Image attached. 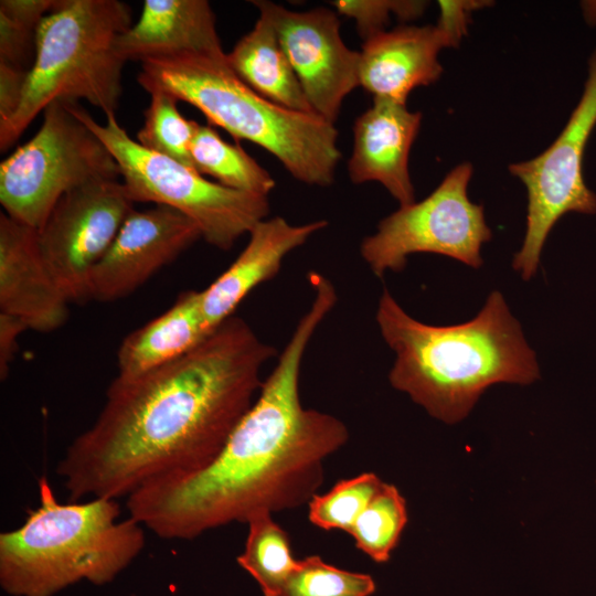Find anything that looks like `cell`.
<instances>
[{
    "instance_id": "cell-1",
    "label": "cell",
    "mask_w": 596,
    "mask_h": 596,
    "mask_svg": "<svg viewBox=\"0 0 596 596\" xmlns=\"http://www.w3.org/2000/svg\"><path fill=\"white\" fill-rule=\"evenodd\" d=\"M276 349L232 316L198 347L143 374L117 375L91 427L56 466L71 502L128 498L210 465L255 402Z\"/></svg>"
},
{
    "instance_id": "cell-2",
    "label": "cell",
    "mask_w": 596,
    "mask_h": 596,
    "mask_svg": "<svg viewBox=\"0 0 596 596\" xmlns=\"http://www.w3.org/2000/svg\"><path fill=\"white\" fill-rule=\"evenodd\" d=\"M313 298L258 395L205 468L151 482L127 498L129 517L160 539L193 540L262 512L308 504L324 479L326 458L349 439L336 416L305 408L299 379L317 328L337 302L333 284L309 274Z\"/></svg>"
},
{
    "instance_id": "cell-3",
    "label": "cell",
    "mask_w": 596,
    "mask_h": 596,
    "mask_svg": "<svg viewBox=\"0 0 596 596\" xmlns=\"http://www.w3.org/2000/svg\"><path fill=\"white\" fill-rule=\"evenodd\" d=\"M375 319L395 353L392 386L444 423L464 419L493 384L526 385L540 376L535 353L497 290L470 321L430 326L412 318L384 289Z\"/></svg>"
},
{
    "instance_id": "cell-4",
    "label": "cell",
    "mask_w": 596,
    "mask_h": 596,
    "mask_svg": "<svg viewBox=\"0 0 596 596\" xmlns=\"http://www.w3.org/2000/svg\"><path fill=\"white\" fill-rule=\"evenodd\" d=\"M140 63L137 82L148 93L163 91L193 105L210 124L267 150L302 183H333L341 157L334 125L260 96L231 68L226 53L180 52Z\"/></svg>"
},
{
    "instance_id": "cell-5",
    "label": "cell",
    "mask_w": 596,
    "mask_h": 596,
    "mask_svg": "<svg viewBox=\"0 0 596 596\" xmlns=\"http://www.w3.org/2000/svg\"><path fill=\"white\" fill-rule=\"evenodd\" d=\"M38 488L39 505L0 534V586L8 595L54 596L79 582L108 584L143 550V525L119 520L116 499L62 503L44 476Z\"/></svg>"
},
{
    "instance_id": "cell-6",
    "label": "cell",
    "mask_w": 596,
    "mask_h": 596,
    "mask_svg": "<svg viewBox=\"0 0 596 596\" xmlns=\"http://www.w3.org/2000/svg\"><path fill=\"white\" fill-rule=\"evenodd\" d=\"M131 9L119 0H58L41 21L35 55L20 104L0 125V149L13 145L53 102L84 99L115 114L123 93L117 41L131 26Z\"/></svg>"
},
{
    "instance_id": "cell-7",
    "label": "cell",
    "mask_w": 596,
    "mask_h": 596,
    "mask_svg": "<svg viewBox=\"0 0 596 596\" xmlns=\"http://www.w3.org/2000/svg\"><path fill=\"white\" fill-rule=\"evenodd\" d=\"M71 110L105 143L120 169V180L132 202L172 207L200 228L202 238L230 249L269 214L268 196L209 181L193 168L150 151L132 139L115 114L97 123L78 103Z\"/></svg>"
},
{
    "instance_id": "cell-8",
    "label": "cell",
    "mask_w": 596,
    "mask_h": 596,
    "mask_svg": "<svg viewBox=\"0 0 596 596\" xmlns=\"http://www.w3.org/2000/svg\"><path fill=\"white\" fill-rule=\"evenodd\" d=\"M105 179H120L114 156L68 102L56 100L43 110L36 134L1 162L0 203L38 231L65 193Z\"/></svg>"
},
{
    "instance_id": "cell-9",
    "label": "cell",
    "mask_w": 596,
    "mask_h": 596,
    "mask_svg": "<svg viewBox=\"0 0 596 596\" xmlns=\"http://www.w3.org/2000/svg\"><path fill=\"white\" fill-rule=\"evenodd\" d=\"M472 166L455 167L424 200L384 217L375 233L360 245V254L373 274L401 272L416 253H433L473 268L482 265L480 249L491 238L483 207L468 196Z\"/></svg>"
},
{
    "instance_id": "cell-10",
    "label": "cell",
    "mask_w": 596,
    "mask_h": 596,
    "mask_svg": "<svg viewBox=\"0 0 596 596\" xmlns=\"http://www.w3.org/2000/svg\"><path fill=\"white\" fill-rule=\"evenodd\" d=\"M595 125L596 54L589 62L583 95L555 141L535 158L509 167L528 192L525 236L512 262L524 280L536 273L544 243L561 216L596 213V194L583 177L584 151Z\"/></svg>"
},
{
    "instance_id": "cell-11",
    "label": "cell",
    "mask_w": 596,
    "mask_h": 596,
    "mask_svg": "<svg viewBox=\"0 0 596 596\" xmlns=\"http://www.w3.org/2000/svg\"><path fill=\"white\" fill-rule=\"evenodd\" d=\"M134 210L120 179L89 182L65 193L36 231L41 255L71 302L88 299V279Z\"/></svg>"
},
{
    "instance_id": "cell-12",
    "label": "cell",
    "mask_w": 596,
    "mask_h": 596,
    "mask_svg": "<svg viewBox=\"0 0 596 596\" xmlns=\"http://www.w3.org/2000/svg\"><path fill=\"white\" fill-rule=\"evenodd\" d=\"M252 3L274 25L313 113L334 124L344 98L360 86V52L343 42L337 12L291 11L265 0Z\"/></svg>"
},
{
    "instance_id": "cell-13",
    "label": "cell",
    "mask_w": 596,
    "mask_h": 596,
    "mask_svg": "<svg viewBox=\"0 0 596 596\" xmlns=\"http://www.w3.org/2000/svg\"><path fill=\"white\" fill-rule=\"evenodd\" d=\"M201 237L199 226L172 207L134 209L93 268L88 299L108 302L130 295Z\"/></svg>"
},
{
    "instance_id": "cell-14",
    "label": "cell",
    "mask_w": 596,
    "mask_h": 596,
    "mask_svg": "<svg viewBox=\"0 0 596 596\" xmlns=\"http://www.w3.org/2000/svg\"><path fill=\"white\" fill-rule=\"evenodd\" d=\"M68 305L41 255L36 230L1 213L0 312L45 333L66 322Z\"/></svg>"
},
{
    "instance_id": "cell-15",
    "label": "cell",
    "mask_w": 596,
    "mask_h": 596,
    "mask_svg": "<svg viewBox=\"0 0 596 596\" xmlns=\"http://www.w3.org/2000/svg\"><path fill=\"white\" fill-rule=\"evenodd\" d=\"M421 123L422 113L408 110L406 104L374 98L353 125L350 180L355 184L379 182L401 206L414 203L408 157Z\"/></svg>"
},
{
    "instance_id": "cell-16",
    "label": "cell",
    "mask_w": 596,
    "mask_h": 596,
    "mask_svg": "<svg viewBox=\"0 0 596 596\" xmlns=\"http://www.w3.org/2000/svg\"><path fill=\"white\" fill-rule=\"evenodd\" d=\"M456 46L437 24L404 25L364 41L360 51V86L374 98L406 104L408 94L441 75L438 53Z\"/></svg>"
},
{
    "instance_id": "cell-17",
    "label": "cell",
    "mask_w": 596,
    "mask_h": 596,
    "mask_svg": "<svg viewBox=\"0 0 596 596\" xmlns=\"http://www.w3.org/2000/svg\"><path fill=\"white\" fill-rule=\"evenodd\" d=\"M328 225L323 220L294 225L281 216L258 222L235 260L202 292V312L214 330L234 316L237 306L259 284L275 277L284 258Z\"/></svg>"
},
{
    "instance_id": "cell-18",
    "label": "cell",
    "mask_w": 596,
    "mask_h": 596,
    "mask_svg": "<svg viewBox=\"0 0 596 596\" xmlns=\"http://www.w3.org/2000/svg\"><path fill=\"white\" fill-rule=\"evenodd\" d=\"M117 49L126 62L180 52H224L206 0H145L138 21L119 36Z\"/></svg>"
},
{
    "instance_id": "cell-19",
    "label": "cell",
    "mask_w": 596,
    "mask_h": 596,
    "mask_svg": "<svg viewBox=\"0 0 596 596\" xmlns=\"http://www.w3.org/2000/svg\"><path fill=\"white\" fill-rule=\"evenodd\" d=\"M212 331L202 312L201 290L183 291L168 310L123 340L117 351V375L137 376L170 363Z\"/></svg>"
},
{
    "instance_id": "cell-20",
    "label": "cell",
    "mask_w": 596,
    "mask_h": 596,
    "mask_svg": "<svg viewBox=\"0 0 596 596\" xmlns=\"http://www.w3.org/2000/svg\"><path fill=\"white\" fill-rule=\"evenodd\" d=\"M226 56L235 74L260 96L295 111L315 114L266 14L259 12L253 29Z\"/></svg>"
},
{
    "instance_id": "cell-21",
    "label": "cell",
    "mask_w": 596,
    "mask_h": 596,
    "mask_svg": "<svg viewBox=\"0 0 596 596\" xmlns=\"http://www.w3.org/2000/svg\"><path fill=\"white\" fill-rule=\"evenodd\" d=\"M190 153L200 174H207L224 187L268 196L276 185L265 168L242 147L223 140L211 126L194 123Z\"/></svg>"
},
{
    "instance_id": "cell-22",
    "label": "cell",
    "mask_w": 596,
    "mask_h": 596,
    "mask_svg": "<svg viewBox=\"0 0 596 596\" xmlns=\"http://www.w3.org/2000/svg\"><path fill=\"white\" fill-rule=\"evenodd\" d=\"M246 524L247 538L237 564L256 581L264 596H281L298 562L289 535L269 512L252 517Z\"/></svg>"
},
{
    "instance_id": "cell-23",
    "label": "cell",
    "mask_w": 596,
    "mask_h": 596,
    "mask_svg": "<svg viewBox=\"0 0 596 596\" xmlns=\"http://www.w3.org/2000/svg\"><path fill=\"white\" fill-rule=\"evenodd\" d=\"M407 523L405 499L385 483L354 522L349 534L355 546L376 563L390 560Z\"/></svg>"
},
{
    "instance_id": "cell-24",
    "label": "cell",
    "mask_w": 596,
    "mask_h": 596,
    "mask_svg": "<svg viewBox=\"0 0 596 596\" xmlns=\"http://www.w3.org/2000/svg\"><path fill=\"white\" fill-rule=\"evenodd\" d=\"M149 94L150 103L136 141L150 151L193 168L190 145L195 121L181 115L177 106L179 100L171 94L158 89Z\"/></svg>"
},
{
    "instance_id": "cell-25",
    "label": "cell",
    "mask_w": 596,
    "mask_h": 596,
    "mask_svg": "<svg viewBox=\"0 0 596 596\" xmlns=\"http://www.w3.org/2000/svg\"><path fill=\"white\" fill-rule=\"evenodd\" d=\"M384 482L373 472L338 481L323 494H315L308 503V519L317 528L341 530L349 534Z\"/></svg>"
},
{
    "instance_id": "cell-26",
    "label": "cell",
    "mask_w": 596,
    "mask_h": 596,
    "mask_svg": "<svg viewBox=\"0 0 596 596\" xmlns=\"http://www.w3.org/2000/svg\"><path fill=\"white\" fill-rule=\"evenodd\" d=\"M58 0L0 1V63L30 71L41 21Z\"/></svg>"
},
{
    "instance_id": "cell-27",
    "label": "cell",
    "mask_w": 596,
    "mask_h": 596,
    "mask_svg": "<svg viewBox=\"0 0 596 596\" xmlns=\"http://www.w3.org/2000/svg\"><path fill=\"white\" fill-rule=\"evenodd\" d=\"M374 579L363 573L336 567L318 555L298 560L281 596H371Z\"/></svg>"
},
{
    "instance_id": "cell-28",
    "label": "cell",
    "mask_w": 596,
    "mask_h": 596,
    "mask_svg": "<svg viewBox=\"0 0 596 596\" xmlns=\"http://www.w3.org/2000/svg\"><path fill=\"white\" fill-rule=\"evenodd\" d=\"M336 12L355 21L360 36L365 41L384 31L391 14L408 21L421 17L426 1L413 0H337L330 1Z\"/></svg>"
},
{
    "instance_id": "cell-29",
    "label": "cell",
    "mask_w": 596,
    "mask_h": 596,
    "mask_svg": "<svg viewBox=\"0 0 596 596\" xmlns=\"http://www.w3.org/2000/svg\"><path fill=\"white\" fill-rule=\"evenodd\" d=\"M29 72L0 63V125L15 113Z\"/></svg>"
},
{
    "instance_id": "cell-30",
    "label": "cell",
    "mask_w": 596,
    "mask_h": 596,
    "mask_svg": "<svg viewBox=\"0 0 596 596\" xmlns=\"http://www.w3.org/2000/svg\"><path fill=\"white\" fill-rule=\"evenodd\" d=\"M485 3L483 1H439L440 14L437 25L457 45L461 36L467 32L470 11Z\"/></svg>"
},
{
    "instance_id": "cell-31",
    "label": "cell",
    "mask_w": 596,
    "mask_h": 596,
    "mask_svg": "<svg viewBox=\"0 0 596 596\" xmlns=\"http://www.w3.org/2000/svg\"><path fill=\"white\" fill-rule=\"evenodd\" d=\"M28 326L18 317L0 312V377L8 376L10 363L18 350L19 336Z\"/></svg>"
}]
</instances>
